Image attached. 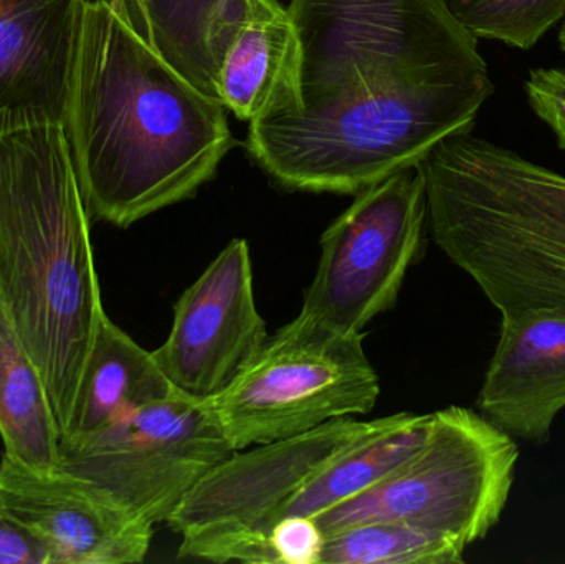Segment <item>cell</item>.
<instances>
[{
  "label": "cell",
  "mask_w": 565,
  "mask_h": 564,
  "mask_svg": "<svg viewBox=\"0 0 565 564\" xmlns=\"http://www.w3.org/2000/svg\"><path fill=\"white\" fill-rule=\"evenodd\" d=\"M0 564H56L52 546L35 530L0 509Z\"/></svg>",
  "instance_id": "603a6c76"
},
{
  "label": "cell",
  "mask_w": 565,
  "mask_h": 564,
  "mask_svg": "<svg viewBox=\"0 0 565 564\" xmlns=\"http://www.w3.org/2000/svg\"><path fill=\"white\" fill-rule=\"evenodd\" d=\"M268 545L274 564H319L324 533L315 519L289 515L271 529Z\"/></svg>",
  "instance_id": "44dd1931"
},
{
  "label": "cell",
  "mask_w": 565,
  "mask_h": 564,
  "mask_svg": "<svg viewBox=\"0 0 565 564\" xmlns=\"http://www.w3.org/2000/svg\"><path fill=\"white\" fill-rule=\"evenodd\" d=\"M225 109L156 52L131 10L86 0L63 129L89 217L126 228L192 198L235 145Z\"/></svg>",
  "instance_id": "7a4b0ae2"
},
{
  "label": "cell",
  "mask_w": 565,
  "mask_h": 564,
  "mask_svg": "<svg viewBox=\"0 0 565 564\" xmlns=\"http://www.w3.org/2000/svg\"><path fill=\"white\" fill-rule=\"evenodd\" d=\"M427 222L420 164L362 189L322 234L301 313L344 333H362L397 301Z\"/></svg>",
  "instance_id": "9c48e42d"
},
{
  "label": "cell",
  "mask_w": 565,
  "mask_h": 564,
  "mask_svg": "<svg viewBox=\"0 0 565 564\" xmlns=\"http://www.w3.org/2000/svg\"><path fill=\"white\" fill-rule=\"evenodd\" d=\"M420 168L435 244L498 313L565 310V175L471 129Z\"/></svg>",
  "instance_id": "277c9868"
},
{
  "label": "cell",
  "mask_w": 565,
  "mask_h": 564,
  "mask_svg": "<svg viewBox=\"0 0 565 564\" xmlns=\"http://www.w3.org/2000/svg\"><path fill=\"white\" fill-rule=\"evenodd\" d=\"M364 333L299 313L268 337L231 386L209 400L235 450L301 436L371 413L381 394Z\"/></svg>",
  "instance_id": "8992f818"
},
{
  "label": "cell",
  "mask_w": 565,
  "mask_h": 564,
  "mask_svg": "<svg viewBox=\"0 0 565 564\" xmlns=\"http://www.w3.org/2000/svg\"><path fill=\"white\" fill-rule=\"evenodd\" d=\"M111 2L115 3L116 7H119V9L131 10V6L135 0H111Z\"/></svg>",
  "instance_id": "cb8c5ba5"
},
{
  "label": "cell",
  "mask_w": 565,
  "mask_h": 564,
  "mask_svg": "<svg viewBox=\"0 0 565 564\" xmlns=\"http://www.w3.org/2000/svg\"><path fill=\"white\" fill-rule=\"evenodd\" d=\"M179 393L152 351L139 347L108 315L103 317L86 360L75 407L62 443H75L154 401Z\"/></svg>",
  "instance_id": "9a60e30c"
},
{
  "label": "cell",
  "mask_w": 565,
  "mask_h": 564,
  "mask_svg": "<svg viewBox=\"0 0 565 564\" xmlns=\"http://www.w3.org/2000/svg\"><path fill=\"white\" fill-rule=\"evenodd\" d=\"M381 419H335L301 436L234 454L209 472L172 513L178 556L214 563L274 564L271 529L289 503L339 454L377 429Z\"/></svg>",
  "instance_id": "52a82bcc"
},
{
  "label": "cell",
  "mask_w": 565,
  "mask_h": 564,
  "mask_svg": "<svg viewBox=\"0 0 565 564\" xmlns=\"http://www.w3.org/2000/svg\"><path fill=\"white\" fill-rule=\"evenodd\" d=\"M135 10L156 52L195 88L218 99V70L247 0H135L131 15Z\"/></svg>",
  "instance_id": "2e32d148"
},
{
  "label": "cell",
  "mask_w": 565,
  "mask_h": 564,
  "mask_svg": "<svg viewBox=\"0 0 565 564\" xmlns=\"http://www.w3.org/2000/svg\"><path fill=\"white\" fill-rule=\"evenodd\" d=\"M86 0H0V126L63 125Z\"/></svg>",
  "instance_id": "4fadbf2b"
},
{
  "label": "cell",
  "mask_w": 565,
  "mask_h": 564,
  "mask_svg": "<svg viewBox=\"0 0 565 564\" xmlns=\"http://www.w3.org/2000/svg\"><path fill=\"white\" fill-rule=\"evenodd\" d=\"M0 298L68 429L106 311L92 217L60 123L0 126Z\"/></svg>",
  "instance_id": "3957f363"
},
{
  "label": "cell",
  "mask_w": 565,
  "mask_h": 564,
  "mask_svg": "<svg viewBox=\"0 0 565 564\" xmlns=\"http://www.w3.org/2000/svg\"><path fill=\"white\" fill-rule=\"evenodd\" d=\"M235 453L207 401L179 391L121 414L85 439L62 443L56 467L158 525Z\"/></svg>",
  "instance_id": "ba28073f"
},
{
  "label": "cell",
  "mask_w": 565,
  "mask_h": 564,
  "mask_svg": "<svg viewBox=\"0 0 565 564\" xmlns=\"http://www.w3.org/2000/svg\"><path fill=\"white\" fill-rule=\"evenodd\" d=\"M267 340L250 248L235 238L181 295L171 333L152 353L175 390L209 401L234 383Z\"/></svg>",
  "instance_id": "30bf717a"
},
{
  "label": "cell",
  "mask_w": 565,
  "mask_h": 564,
  "mask_svg": "<svg viewBox=\"0 0 565 564\" xmlns=\"http://www.w3.org/2000/svg\"><path fill=\"white\" fill-rule=\"evenodd\" d=\"M478 40L530 50L565 17V0H447Z\"/></svg>",
  "instance_id": "ffe728a7"
},
{
  "label": "cell",
  "mask_w": 565,
  "mask_h": 564,
  "mask_svg": "<svg viewBox=\"0 0 565 564\" xmlns=\"http://www.w3.org/2000/svg\"><path fill=\"white\" fill-rule=\"evenodd\" d=\"M431 424L434 414L382 417L377 429L339 454L301 490L285 517L316 519L377 486L424 446Z\"/></svg>",
  "instance_id": "e0dca14e"
},
{
  "label": "cell",
  "mask_w": 565,
  "mask_h": 564,
  "mask_svg": "<svg viewBox=\"0 0 565 564\" xmlns=\"http://www.w3.org/2000/svg\"><path fill=\"white\" fill-rule=\"evenodd\" d=\"M477 406L513 439L540 447L550 443L565 409V310L501 315Z\"/></svg>",
  "instance_id": "7c38bea8"
},
{
  "label": "cell",
  "mask_w": 565,
  "mask_h": 564,
  "mask_svg": "<svg viewBox=\"0 0 565 564\" xmlns=\"http://www.w3.org/2000/svg\"><path fill=\"white\" fill-rule=\"evenodd\" d=\"M524 89L531 108L553 129L565 151V66L531 70Z\"/></svg>",
  "instance_id": "7402d4cb"
},
{
  "label": "cell",
  "mask_w": 565,
  "mask_h": 564,
  "mask_svg": "<svg viewBox=\"0 0 565 564\" xmlns=\"http://www.w3.org/2000/svg\"><path fill=\"white\" fill-rule=\"evenodd\" d=\"M0 437L3 454L35 469H55L62 430L45 383L0 298Z\"/></svg>",
  "instance_id": "ac0fdd59"
},
{
  "label": "cell",
  "mask_w": 565,
  "mask_h": 564,
  "mask_svg": "<svg viewBox=\"0 0 565 564\" xmlns=\"http://www.w3.org/2000/svg\"><path fill=\"white\" fill-rule=\"evenodd\" d=\"M298 108L250 123L254 161L291 191L358 194L473 129L488 63L447 0H289Z\"/></svg>",
  "instance_id": "6da1fadb"
},
{
  "label": "cell",
  "mask_w": 565,
  "mask_h": 564,
  "mask_svg": "<svg viewBox=\"0 0 565 564\" xmlns=\"http://www.w3.org/2000/svg\"><path fill=\"white\" fill-rule=\"evenodd\" d=\"M0 509L49 542L56 564L145 562L154 525L68 470L35 469L3 454Z\"/></svg>",
  "instance_id": "8fae6325"
},
{
  "label": "cell",
  "mask_w": 565,
  "mask_h": 564,
  "mask_svg": "<svg viewBox=\"0 0 565 564\" xmlns=\"http://www.w3.org/2000/svg\"><path fill=\"white\" fill-rule=\"evenodd\" d=\"M520 447L480 413H434L424 446L361 496L316 517L324 535L355 523L391 520L444 533L465 546L500 523L516 479Z\"/></svg>",
  "instance_id": "5b68a950"
},
{
  "label": "cell",
  "mask_w": 565,
  "mask_h": 564,
  "mask_svg": "<svg viewBox=\"0 0 565 564\" xmlns=\"http://www.w3.org/2000/svg\"><path fill=\"white\" fill-rule=\"evenodd\" d=\"M301 46L288 7L247 0V12L218 70V99L254 123L299 105Z\"/></svg>",
  "instance_id": "5bb4252c"
},
{
  "label": "cell",
  "mask_w": 565,
  "mask_h": 564,
  "mask_svg": "<svg viewBox=\"0 0 565 564\" xmlns=\"http://www.w3.org/2000/svg\"><path fill=\"white\" fill-rule=\"evenodd\" d=\"M465 550L444 533L375 520L324 535L319 564H460Z\"/></svg>",
  "instance_id": "d6986e66"
},
{
  "label": "cell",
  "mask_w": 565,
  "mask_h": 564,
  "mask_svg": "<svg viewBox=\"0 0 565 564\" xmlns=\"http://www.w3.org/2000/svg\"><path fill=\"white\" fill-rule=\"evenodd\" d=\"M559 45H561V50H563V52L565 53V23H564L563 30H561V33H559Z\"/></svg>",
  "instance_id": "d4e9b609"
}]
</instances>
